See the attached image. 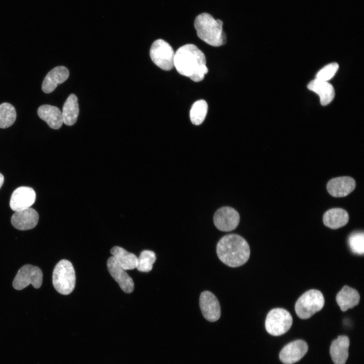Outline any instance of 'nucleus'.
<instances>
[{
	"label": "nucleus",
	"instance_id": "12",
	"mask_svg": "<svg viewBox=\"0 0 364 364\" xmlns=\"http://www.w3.org/2000/svg\"><path fill=\"white\" fill-rule=\"evenodd\" d=\"M308 345L303 340L292 341L281 350L279 357L284 364H293L300 360L306 353Z\"/></svg>",
	"mask_w": 364,
	"mask_h": 364
},
{
	"label": "nucleus",
	"instance_id": "9",
	"mask_svg": "<svg viewBox=\"0 0 364 364\" xmlns=\"http://www.w3.org/2000/svg\"><path fill=\"white\" fill-rule=\"evenodd\" d=\"M213 221L219 230L229 232L235 230L238 226L240 221V215L233 208L222 207L215 212Z\"/></svg>",
	"mask_w": 364,
	"mask_h": 364
},
{
	"label": "nucleus",
	"instance_id": "29",
	"mask_svg": "<svg viewBox=\"0 0 364 364\" xmlns=\"http://www.w3.org/2000/svg\"><path fill=\"white\" fill-rule=\"evenodd\" d=\"M4 181V176L0 173V188L3 185Z\"/></svg>",
	"mask_w": 364,
	"mask_h": 364
},
{
	"label": "nucleus",
	"instance_id": "3",
	"mask_svg": "<svg viewBox=\"0 0 364 364\" xmlns=\"http://www.w3.org/2000/svg\"><path fill=\"white\" fill-rule=\"evenodd\" d=\"M222 25L223 22L220 20H215L206 13L197 16L194 22L198 36L213 47H219L226 43V37Z\"/></svg>",
	"mask_w": 364,
	"mask_h": 364
},
{
	"label": "nucleus",
	"instance_id": "26",
	"mask_svg": "<svg viewBox=\"0 0 364 364\" xmlns=\"http://www.w3.org/2000/svg\"><path fill=\"white\" fill-rule=\"evenodd\" d=\"M156 259L155 253L151 251H142L138 257L136 268L140 271L148 272L152 270Z\"/></svg>",
	"mask_w": 364,
	"mask_h": 364
},
{
	"label": "nucleus",
	"instance_id": "21",
	"mask_svg": "<svg viewBox=\"0 0 364 364\" xmlns=\"http://www.w3.org/2000/svg\"><path fill=\"white\" fill-rule=\"evenodd\" d=\"M349 220L348 212L340 208L327 210L323 215L324 224L332 229H337L346 225Z\"/></svg>",
	"mask_w": 364,
	"mask_h": 364
},
{
	"label": "nucleus",
	"instance_id": "2",
	"mask_svg": "<svg viewBox=\"0 0 364 364\" xmlns=\"http://www.w3.org/2000/svg\"><path fill=\"white\" fill-rule=\"evenodd\" d=\"M219 259L230 267H238L245 264L250 257V250L247 241L236 234L223 236L216 246Z\"/></svg>",
	"mask_w": 364,
	"mask_h": 364
},
{
	"label": "nucleus",
	"instance_id": "22",
	"mask_svg": "<svg viewBox=\"0 0 364 364\" xmlns=\"http://www.w3.org/2000/svg\"><path fill=\"white\" fill-rule=\"evenodd\" d=\"M79 114L78 99L74 94H71L66 100L62 112L63 123L66 125L74 124Z\"/></svg>",
	"mask_w": 364,
	"mask_h": 364
},
{
	"label": "nucleus",
	"instance_id": "28",
	"mask_svg": "<svg viewBox=\"0 0 364 364\" xmlns=\"http://www.w3.org/2000/svg\"><path fill=\"white\" fill-rule=\"evenodd\" d=\"M338 68L339 65L337 63L329 64L317 72L315 79L328 81L334 76Z\"/></svg>",
	"mask_w": 364,
	"mask_h": 364
},
{
	"label": "nucleus",
	"instance_id": "13",
	"mask_svg": "<svg viewBox=\"0 0 364 364\" xmlns=\"http://www.w3.org/2000/svg\"><path fill=\"white\" fill-rule=\"evenodd\" d=\"M107 265L109 273L120 288L126 293H131L134 289V283L125 270L118 264L113 256L109 258Z\"/></svg>",
	"mask_w": 364,
	"mask_h": 364
},
{
	"label": "nucleus",
	"instance_id": "4",
	"mask_svg": "<svg viewBox=\"0 0 364 364\" xmlns=\"http://www.w3.org/2000/svg\"><path fill=\"white\" fill-rule=\"evenodd\" d=\"M75 273L72 263L67 260H60L55 266L53 272V284L58 292L68 295L74 289Z\"/></svg>",
	"mask_w": 364,
	"mask_h": 364
},
{
	"label": "nucleus",
	"instance_id": "25",
	"mask_svg": "<svg viewBox=\"0 0 364 364\" xmlns=\"http://www.w3.org/2000/svg\"><path fill=\"white\" fill-rule=\"evenodd\" d=\"M16 112L14 107L10 103H3L0 105V128H6L11 126L16 119Z\"/></svg>",
	"mask_w": 364,
	"mask_h": 364
},
{
	"label": "nucleus",
	"instance_id": "18",
	"mask_svg": "<svg viewBox=\"0 0 364 364\" xmlns=\"http://www.w3.org/2000/svg\"><path fill=\"white\" fill-rule=\"evenodd\" d=\"M39 118L47 122L52 128H60L63 123L62 113L60 109L54 106L43 105L37 110Z\"/></svg>",
	"mask_w": 364,
	"mask_h": 364
},
{
	"label": "nucleus",
	"instance_id": "1",
	"mask_svg": "<svg viewBox=\"0 0 364 364\" xmlns=\"http://www.w3.org/2000/svg\"><path fill=\"white\" fill-rule=\"evenodd\" d=\"M206 63L205 55L193 44H185L175 53L174 66L177 71L195 82L202 80L207 73Z\"/></svg>",
	"mask_w": 364,
	"mask_h": 364
},
{
	"label": "nucleus",
	"instance_id": "17",
	"mask_svg": "<svg viewBox=\"0 0 364 364\" xmlns=\"http://www.w3.org/2000/svg\"><path fill=\"white\" fill-rule=\"evenodd\" d=\"M349 340L345 335L339 336L333 340L330 346V353L335 364H345L348 357Z\"/></svg>",
	"mask_w": 364,
	"mask_h": 364
},
{
	"label": "nucleus",
	"instance_id": "7",
	"mask_svg": "<svg viewBox=\"0 0 364 364\" xmlns=\"http://www.w3.org/2000/svg\"><path fill=\"white\" fill-rule=\"evenodd\" d=\"M174 55L175 53L170 45L161 39L154 41L150 50V57L153 63L166 71L173 68Z\"/></svg>",
	"mask_w": 364,
	"mask_h": 364
},
{
	"label": "nucleus",
	"instance_id": "24",
	"mask_svg": "<svg viewBox=\"0 0 364 364\" xmlns=\"http://www.w3.org/2000/svg\"><path fill=\"white\" fill-rule=\"evenodd\" d=\"M208 110V105L204 100L195 102L192 105L190 117L192 123L196 125L202 123L205 119Z\"/></svg>",
	"mask_w": 364,
	"mask_h": 364
},
{
	"label": "nucleus",
	"instance_id": "6",
	"mask_svg": "<svg viewBox=\"0 0 364 364\" xmlns=\"http://www.w3.org/2000/svg\"><path fill=\"white\" fill-rule=\"evenodd\" d=\"M292 322V317L288 311L282 308H275L267 314L265 327L269 334L281 336L290 329Z\"/></svg>",
	"mask_w": 364,
	"mask_h": 364
},
{
	"label": "nucleus",
	"instance_id": "16",
	"mask_svg": "<svg viewBox=\"0 0 364 364\" xmlns=\"http://www.w3.org/2000/svg\"><path fill=\"white\" fill-rule=\"evenodd\" d=\"M69 75V70L65 66L55 67L44 77L42 83V90L47 94L52 92L58 84L66 81Z\"/></svg>",
	"mask_w": 364,
	"mask_h": 364
},
{
	"label": "nucleus",
	"instance_id": "15",
	"mask_svg": "<svg viewBox=\"0 0 364 364\" xmlns=\"http://www.w3.org/2000/svg\"><path fill=\"white\" fill-rule=\"evenodd\" d=\"M355 180L350 176H341L331 179L327 185L329 193L334 197L347 196L355 189Z\"/></svg>",
	"mask_w": 364,
	"mask_h": 364
},
{
	"label": "nucleus",
	"instance_id": "10",
	"mask_svg": "<svg viewBox=\"0 0 364 364\" xmlns=\"http://www.w3.org/2000/svg\"><path fill=\"white\" fill-rule=\"evenodd\" d=\"M199 305L204 317L209 322L217 321L221 314L220 306L216 297L211 292L205 291L201 293Z\"/></svg>",
	"mask_w": 364,
	"mask_h": 364
},
{
	"label": "nucleus",
	"instance_id": "5",
	"mask_svg": "<svg viewBox=\"0 0 364 364\" xmlns=\"http://www.w3.org/2000/svg\"><path fill=\"white\" fill-rule=\"evenodd\" d=\"M324 304L322 293L316 289H311L306 291L298 299L295 305V310L301 319H308L320 311Z\"/></svg>",
	"mask_w": 364,
	"mask_h": 364
},
{
	"label": "nucleus",
	"instance_id": "11",
	"mask_svg": "<svg viewBox=\"0 0 364 364\" xmlns=\"http://www.w3.org/2000/svg\"><path fill=\"white\" fill-rule=\"evenodd\" d=\"M36 194L34 190L28 187H20L12 193L10 206L16 211L29 208L35 202Z\"/></svg>",
	"mask_w": 364,
	"mask_h": 364
},
{
	"label": "nucleus",
	"instance_id": "14",
	"mask_svg": "<svg viewBox=\"0 0 364 364\" xmlns=\"http://www.w3.org/2000/svg\"><path fill=\"white\" fill-rule=\"evenodd\" d=\"M39 219L38 213L30 207L15 211L11 217V223L16 229L25 231L33 229Z\"/></svg>",
	"mask_w": 364,
	"mask_h": 364
},
{
	"label": "nucleus",
	"instance_id": "27",
	"mask_svg": "<svg viewBox=\"0 0 364 364\" xmlns=\"http://www.w3.org/2000/svg\"><path fill=\"white\" fill-rule=\"evenodd\" d=\"M348 243L351 251L355 254L362 255L364 253V234L363 232H356L351 234L348 239Z\"/></svg>",
	"mask_w": 364,
	"mask_h": 364
},
{
	"label": "nucleus",
	"instance_id": "23",
	"mask_svg": "<svg viewBox=\"0 0 364 364\" xmlns=\"http://www.w3.org/2000/svg\"><path fill=\"white\" fill-rule=\"evenodd\" d=\"M110 253L118 264L125 270L133 269L136 267L138 257L135 254L127 252L119 246L113 247Z\"/></svg>",
	"mask_w": 364,
	"mask_h": 364
},
{
	"label": "nucleus",
	"instance_id": "19",
	"mask_svg": "<svg viewBox=\"0 0 364 364\" xmlns=\"http://www.w3.org/2000/svg\"><path fill=\"white\" fill-rule=\"evenodd\" d=\"M336 300L340 309L346 311L358 304L360 295L357 290L345 285L337 293Z\"/></svg>",
	"mask_w": 364,
	"mask_h": 364
},
{
	"label": "nucleus",
	"instance_id": "20",
	"mask_svg": "<svg viewBox=\"0 0 364 364\" xmlns=\"http://www.w3.org/2000/svg\"><path fill=\"white\" fill-rule=\"evenodd\" d=\"M307 87L318 95L323 106L330 104L335 97L334 88L328 81L315 79L308 84Z\"/></svg>",
	"mask_w": 364,
	"mask_h": 364
},
{
	"label": "nucleus",
	"instance_id": "8",
	"mask_svg": "<svg viewBox=\"0 0 364 364\" xmlns=\"http://www.w3.org/2000/svg\"><path fill=\"white\" fill-rule=\"evenodd\" d=\"M42 282V272L36 266L26 264L18 270L13 282V287L21 290L31 284L34 288L38 289Z\"/></svg>",
	"mask_w": 364,
	"mask_h": 364
}]
</instances>
